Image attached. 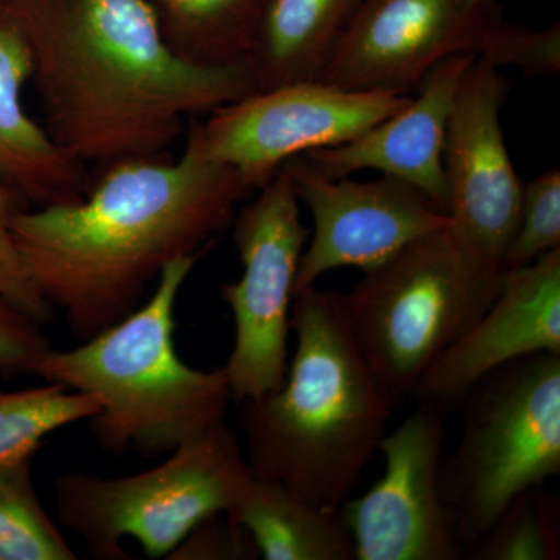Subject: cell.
Masks as SVG:
<instances>
[{"label": "cell", "instance_id": "30bf717a", "mask_svg": "<svg viewBox=\"0 0 560 560\" xmlns=\"http://www.w3.org/2000/svg\"><path fill=\"white\" fill-rule=\"evenodd\" d=\"M410 101V94L294 81L228 103L197 125L208 156L237 168L257 191L291 158L359 138Z\"/></svg>", "mask_w": 560, "mask_h": 560}, {"label": "cell", "instance_id": "8992f818", "mask_svg": "<svg viewBox=\"0 0 560 560\" xmlns=\"http://www.w3.org/2000/svg\"><path fill=\"white\" fill-rule=\"evenodd\" d=\"M459 408L458 447L441 463V493L469 551L515 497L560 471V353L512 361Z\"/></svg>", "mask_w": 560, "mask_h": 560}, {"label": "cell", "instance_id": "7a4b0ae2", "mask_svg": "<svg viewBox=\"0 0 560 560\" xmlns=\"http://www.w3.org/2000/svg\"><path fill=\"white\" fill-rule=\"evenodd\" d=\"M24 32L46 130L72 160L165 158L189 117L256 92L248 62L201 65L147 0H0Z\"/></svg>", "mask_w": 560, "mask_h": 560}, {"label": "cell", "instance_id": "3957f363", "mask_svg": "<svg viewBox=\"0 0 560 560\" xmlns=\"http://www.w3.org/2000/svg\"><path fill=\"white\" fill-rule=\"evenodd\" d=\"M290 327L296 349L282 386L238 401L246 459L254 477L340 510L388 433L396 404L357 345L341 293L312 287L296 294Z\"/></svg>", "mask_w": 560, "mask_h": 560}, {"label": "cell", "instance_id": "e0dca14e", "mask_svg": "<svg viewBox=\"0 0 560 560\" xmlns=\"http://www.w3.org/2000/svg\"><path fill=\"white\" fill-rule=\"evenodd\" d=\"M226 515L265 560H355L341 511L316 506L282 482L254 477Z\"/></svg>", "mask_w": 560, "mask_h": 560}, {"label": "cell", "instance_id": "44dd1931", "mask_svg": "<svg viewBox=\"0 0 560 560\" xmlns=\"http://www.w3.org/2000/svg\"><path fill=\"white\" fill-rule=\"evenodd\" d=\"M32 459L0 464V560H75L38 499Z\"/></svg>", "mask_w": 560, "mask_h": 560}, {"label": "cell", "instance_id": "7402d4cb", "mask_svg": "<svg viewBox=\"0 0 560 560\" xmlns=\"http://www.w3.org/2000/svg\"><path fill=\"white\" fill-rule=\"evenodd\" d=\"M559 501L544 485L526 489L508 504L469 551L471 560H558Z\"/></svg>", "mask_w": 560, "mask_h": 560}, {"label": "cell", "instance_id": "484cf974", "mask_svg": "<svg viewBox=\"0 0 560 560\" xmlns=\"http://www.w3.org/2000/svg\"><path fill=\"white\" fill-rule=\"evenodd\" d=\"M259 556L241 525L217 514L200 523L168 559L238 560Z\"/></svg>", "mask_w": 560, "mask_h": 560}, {"label": "cell", "instance_id": "ba28073f", "mask_svg": "<svg viewBox=\"0 0 560 560\" xmlns=\"http://www.w3.org/2000/svg\"><path fill=\"white\" fill-rule=\"evenodd\" d=\"M232 224L243 272L221 289L235 323L234 348L223 368L232 400L243 401L285 381L294 282L311 230L302 224L300 200L283 167Z\"/></svg>", "mask_w": 560, "mask_h": 560}, {"label": "cell", "instance_id": "5b68a950", "mask_svg": "<svg viewBox=\"0 0 560 560\" xmlns=\"http://www.w3.org/2000/svg\"><path fill=\"white\" fill-rule=\"evenodd\" d=\"M503 270L475 259L447 228L416 238L341 293L350 330L394 404L495 300Z\"/></svg>", "mask_w": 560, "mask_h": 560}, {"label": "cell", "instance_id": "8fae6325", "mask_svg": "<svg viewBox=\"0 0 560 560\" xmlns=\"http://www.w3.org/2000/svg\"><path fill=\"white\" fill-rule=\"evenodd\" d=\"M510 91L500 68L475 58L456 91L442 153L448 234L475 259L499 270L517 231L523 191L500 121Z\"/></svg>", "mask_w": 560, "mask_h": 560}, {"label": "cell", "instance_id": "d6986e66", "mask_svg": "<svg viewBox=\"0 0 560 560\" xmlns=\"http://www.w3.org/2000/svg\"><path fill=\"white\" fill-rule=\"evenodd\" d=\"M162 35L180 57L201 65L248 60L271 0H147Z\"/></svg>", "mask_w": 560, "mask_h": 560}, {"label": "cell", "instance_id": "7c38bea8", "mask_svg": "<svg viewBox=\"0 0 560 560\" xmlns=\"http://www.w3.org/2000/svg\"><path fill=\"white\" fill-rule=\"evenodd\" d=\"M445 411L420 404L378 452L385 474L340 508L355 560H459L466 555L441 493Z\"/></svg>", "mask_w": 560, "mask_h": 560}, {"label": "cell", "instance_id": "9c48e42d", "mask_svg": "<svg viewBox=\"0 0 560 560\" xmlns=\"http://www.w3.org/2000/svg\"><path fill=\"white\" fill-rule=\"evenodd\" d=\"M517 28L495 0H363L319 80L349 91L408 94L452 55L510 66Z\"/></svg>", "mask_w": 560, "mask_h": 560}, {"label": "cell", "instance_id": "ac0fdd59", "mask_svg": "<svg viewBox=\"0 0 560 560\" xmlns=\"http://www.w3.org/2000/svg\"><path fill=\"white\" fill-rule=\"evenodd\" d=\"M363 0H271L248 62L257 91L319 80Z\"/></svg>", "mask_w": 560, "mask_h": 560}, {"label": "cell", "instance_id": "603a6c76", "mask_svg": "<svg viewBox=\"0 0 560 560\" xmlns=\"http://www.w3.org/2000/svg\"><path fill=\"white\" fill-rule=\"evenodd\" d=\"M559 248L560 172L552 167L523 184L521 220L504 256L503 270L525 267Z\"/></svg>", "mask_w": 560, "mask_h": 560}, {"label": "cell", "instance_id": "6da1fadb", "mask_svg": "<svg viewBox=\"0 0 560 560\" xmlns=\"http://www.w3.org/2000/svg\"><path fill=\"white\" fill-rule=\"evenodd\" d=\"M254 191L208 156L194 119L178 160L114 162L79 201L18 209L11 232L33 285L84 341L135 312L171 261L205 253Z\"/></svg>", "mask_w": 560, "mask_h": 560}, {"label": "cell", "instance_id": "5bb4252c", "mask_svg": "<svg viewBox=\"0 0 560 560\" xmlns=\"http://www.w3.org/2000/svg\"><path fill=\"white\" fill-rule=\"evenodd\" d=\"M539 352L560 353V248L503 270L488 311L420 375L412 399L448 411L500 368Z\"/></svg>", "mask_w": 560, "mask_h": 560}, {"label": "cell", "instance_id": "2e32d148", "mask_svg": "<svg viewBox=\"0 0 560 560\" xmlns=\"http://www.w3.org/2000/svg\"><path fill=\"white\" fill-rule=\"evenodd\" d=\"M32 75L28 40L0 3V178L38 208L79 201L91 189L84 165L66 154L22 105Z\"/></svg>", "mask_w": 560, "mask_h": 560}, {"label": "cell", "instance_id": "4fadbf2b", "mask_svg": "<svg viewBox=\"0 0 560 560\" xmlns=\"http://www.w3.org/2000/svg\"><path fill=\"white\" fill-rule=\"evenodd\" d=\"M298 200L312 213L313 231L302 253L294 296L338 268L368 271L416 238L448 226V217L404 180L360 183L329 178L305 156L282 164Z\"/></svg>", "mask_w": 560, "mask_h": 560}, {"label": "cell", "instance_id": "277c9868", "mask_svg": "<svg viewBox=\"0 0 560 560\" xmlns=\"http://www.w3.org/2000/svg\"><path fill=\"white\" fill-rule=\"evenodd\" d=\"M201 254L161 271L145 304L72 350H49L35 374L101 405L92 433L110 453H171L224 422L232 400L224 368L195 370L173 342L180 289Z\"/></svg>", "mask_w": 560, "mask_h": 560}, {"label": "cell", "instance_id": "9a60e30c", "mask_svg": "<svg viewBox=\"0 0 560 560\" xmlns=\"http://www.w3.org/2000/svg\"><path fill=\"white\" fill-rule=\"evenodd\" d=\"M477 55L458 54L438 62L420 81L418 95L399 113L342 145L302 154L329 178L377 171L422 191L447 215L445 132L456 91Z\"/></svg>", "mask_w": 560, "mask_h": 560}, {"label": "cell", "instance_id": "cb8c5ba5", "mask_svg": "<svg viewBox=\"0 0 560 560\" xmlns=\"http://www.w3.org/2000/svg\"><path fill=\"white\" fill-rule=\"evenodd\" d=\"M20 200L16 191L0 178V293L44 326L54 318L55 308L40 296L25 272L11 232V220L21 209Z\"/></svg>", "mask_w": 560, "mask_h": 560}, {"label": "cell", "instance_id": "ffe728a7", "mask_svg": "<svg viewBox=\"0 0 560 560\" xmlns=\"http://www.w3.org/2000/svg\"><path fill=\"white\" fill-rule=\"evenodd\" d=\"M90 394L49 383L38 388L0 390V464L33 458L49 434L97 415Z\"/></svg>", "mask_w": 560, "mask_h": 560}, {"label": "cell", "instance_id": "52a82bcc", "mask_svg": "<svg viewBox=\"0 0 560 560\" xmlns=\"http://www.w3.org/2000/svg\"><path fill=\"white\" fill-rule=\"evenodd\" d=\"M253 478L237 434L221 422L140 474L62 475L55 501L62 525L92 558L130 559L121 539L131 537L150 559H168L200 523L228 514Z\"/></svg>", "mask_w": 560, "mask_h": 560}, {"label": "cell", "instance_id": "d4e9b609", "mask_svg": "<svg viewBox=\"0 0 560 560\" xmlns=\"http://www.w3.org/2000/svg\"><path fill=\"white\" fill-rule=\"evenodd\" d=\"M50 349L43 324L0 293V375L35 374Z\"/></svg>", "mask_w": 560, "mask_h": 560}]
</instances>
